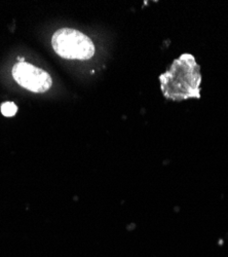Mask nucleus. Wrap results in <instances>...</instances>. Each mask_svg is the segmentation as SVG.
Here are the masks:
<instances>
[{
    "label": "nucleus",
    "instance_id": "nucleus-1",
    "mask_svg": "<svg viewBox=\"0 0 228 257\" xmlns=\"http://www.w3.org/2000/svg\"><path fill=\"white\" fill-rule=\"evenodd\" d=\"M200 80L199 66L194 57L184 54L160 75L161 91L164 97L174 101L199 98Z\"/></svg>",
    "mask_w": 228,
    "mask_h": 257
},
{
    "label": "nucleus",
    "instance_id": "nucleus-2",
    "mask_svg": "<svg viewBox=\"0 0 228 257\" xmlns=\"http://www.w3.org/2000/svg\"><path fill=\"white\" fill-rule=\"evenodd\" d=\"M52 46L58 56L68 60H90L95 55V46L86 34L71 28L57 30Z\"/></svg>",
    "mask_w": 228,
    "mask_h": 257
},
{
    "label": "nucleus",
    "instance_id": "nucleus-3",
    "mask_svg": "<svg viewBox=\"0 0 228 257\" xmlns=\"http://www.w3.org/2000/svg\"><path fill=\"white\" fill-rule=\"evenodd\" d=\"M13 77L21 87L32 93H46L53 85L51 75L27 62H19L13 68Z\"/></svg>",
    "mask_w": 228,
    "mask_h": 257
},
{
    "label": "nucleus",
    "instance_id": "nucleus-4",
    "mask_svg": "<svg viewBox=\"0 0 228 257\" xmlns=\"http://www.w3.org/2000/svg\"><path fill=\"white\" fill-rule=\"evenodd\" d=\"M17 111H18V107L13 102H5L2 105V113L7 117L14 116L17 113Z\"/></svg>",
    "mask_w": 228,
    "mask_h": 257
}]
</instances>
